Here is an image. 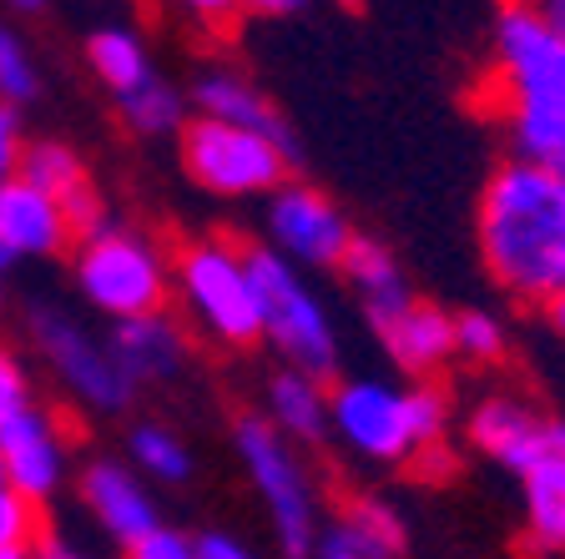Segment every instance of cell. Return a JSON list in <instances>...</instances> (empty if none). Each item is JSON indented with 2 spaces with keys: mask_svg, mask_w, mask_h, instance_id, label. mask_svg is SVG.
<instances>
[{
  "mask_svg": "<svg viewBox=\"0 0 565 559\" xmlns=\"http://www.w3.org/2000/svg\"><path fill=\"white\" fill-rule=\"evenodd\" d=\"M480 252L510 298H565V182L530 162H500L480 192Z\"/></svg>",
  "mask_w": 565,
  "mask_h": 559,
  "instance_id": "cell-1",
  "label": "cell"
},
{
  "mask_svg": "<svg viewBox=\"0 0 565 559\" xmlns=\"http://www.w3.org/2000/svg\"><path fill=\"white\" fill-rule=\"evenodd\" d=\"M490 111L505 127L515 162L565 182V41L525 0H505L494 15Z\"/></svg>",
  "mask_w": 565,
  "mask_h": 559,
  "instance_id": "cell-2",
  "label": "cell"
},
{
  "mask_svg": "<svg viewBox=\"0 0 565 559\" xmlns=\"http://www.w3.org/2000/svg\"><path fill=\"white\" fill-rule=\"evenodd\" d=\"M329 429L359 459L379 464H445V398L435 388H399L379 378H349L329 394Z\"/></svg>",
  "mask_w": 565,
  "mask_h": 559,
  "instance_id": "cell-3",
  "label": "cell"
},
{
  "mask_svg": "<svg viewBox=\"0 0 565 559\" xmlns=\"http://www.w3.org/2000/svg\"><path fill=\"white\" fill-rule=\"evenodd\" d=\"M71 278L76 292L92 313L127 323V318L162 313L172 298V262L162 257V247L141 227L127 222H96L86 237H76L71 252Z\"/></svg>",
  "mask_w": 565,
  "mask_h": 559,
  "instance_id": "cell-4",
  "label": "cell"
},
{
  "mask_svg": "<svg viewBox=\"0 0 565 559\" xmlns=\"http://www.w3.org/2000/svg\"><path fill=\"white\" fill-rule=\"evenodd\" d=\"M172 292L182 298L192 327L217 348L263 343L258 292L247 278V252L223 237H198L172 257Z\"/></svg>",
  "mask_w": 565,
  "mask_h": 559,
  "instance_id": "cell-5",
  "label": "cell"
},
{
  "mask_svg": "<svg viewBox=\"0 0 565 559\" xmlns=\"http://www.w3.org/2000/svg\"><path fill=\"white\" fill-rule=\"evenodd\" d=\"M233 449H237L243 474L253 479V490H258L263 509H268L278 549L288 559H308L323 519H318V494H313V479H308L303 459H298V443L282 439L263 413H237Z\"/></svg>",
  "mask_w": 565,
  "mask_h": 559,
  "instance_id": "cell-6",
  "label": "cell"
},
{
  "mask_svg": "<svg viewBox=\"0 0 565 559\" xmlns=\"http://www.w3.org/2000/svg\"><path fill=\"white\" fill-rule=\"evenodd\" d=\"M247 278L258 292V323L263 338L288 358V368H303L313 378H329L339 363V333L323 303L313 298L298 268L273 247H247Z\"/></svg>",
  "mask_w": 565,
  "mask_h": 559,
  "instance_id": "cell-7",
  "label": "cell"
},
{
  "mask_svg": "<svg viewBox=\"0 0 565 559\" xmlns=\"http://www.w3.org/2000/svg\"><path fill=\"white\" fill-rule=\"evenodd\" d=\"M294 166V152L263 131H243L212 117L182 127V172L212 197H273Z\"/></svg>",
  "mask_w": 565,
  "mask_h": 559,
  "instance_id": "cell-8",
  "label": "cell"
},
{
  "mask_svg": "<svg viewBox=\"0 0 565 559\" xmlns=\"http://www.w3.org/2000/svg\"><path fill=\"white\" fill-rule=\"evenodd\" d=\"M25 333H31L35 358L51 368L61 388H66L76 404H86L92 413H121L131 404L137 388L127 384V373L117 368L106 338H96L86 323L66 313L56 303H35L25 318Z\"/></svg>",
  "mask_w": 565,
  "mask_h": 559,
  "instance_id": "cell-9",
  "label": "cell"
},
{
  "mask_svg": "<svg viewBox=\"0 0 565 559\" xmlns=\"http://www.w3.org/2000/svg\"><path fill=\"white\" fill-rule=\"evenodd\" d=\"M268 237L273 252L303 268H339L353 243L343 212L303 182H282L268 197Z\"/></svg>",
  "mask_w": 565,
  "mask_h": 559,
  "instance_id": "cell-10",
  "label": "cell"
},
{
  "mask_svg": "<svg viewBox=\"0 0 565 559\" xmlns=\"http://www.w3.org/2000/svg\"><path fill=\"white\" fill-rule=\"evenodd\" d=\"M0 469H6V490H15L21 499H31L35 509L46 499H56L71 469V449L61 423L46 408H21L15 419L0 423Z\"/></svg>",
  "mask_w": 565,
  "mask_h": 559,
  "instance_id": "cell-11",
  "label": "cell"
},
{
  "mask_svg": "<svg viewBox=\"0 0 565 559\" xmlns=\"http://www.w3.org/2000/svg\"><path fill=\"white\" fill-rule=\"evenodd\" d=\"M82 504L96 519V529H102L106 539H117L121 549L137 545L141 535H152V529L162 525L152 490H147L137 469L121 464V459H92V464L82 469Z\"/></svg>",
  "mask_w": 565,
  "mask_h": 559,
  "instance_id": "cell-12",
  "label": "cell"
},
{
  "mask_svg": "<svg viewBox=\"0 0 565 559\" xmlns=\"http://www.w3.org/2000/svg\"><path fill=\"white\" fill-rule=\"evenodd\" d=\"M470 443L520 479L551 454V419H541L535 408L510 398V394L484 398V404L470 413Z\"/></svg>",
  "mask_w": 565,
  "mask_h": 559,
  "instance_id": "cell-13",
  "label": "cell"
},
{
  "mask_svg": "<svg viewBox=\"0 0 565 559\" xmlns=\"http://www.w3.org/2000/svg\"><path fill=\"white\" fill-rule=\"evenodd\" d=\"M76 243L66 212L56 197H46L31 182H6L0 186V247L21 262V257H61Z\"/></svg>",
  "mask_w": 565,
  "mask_h": 559,
  "instance_id": "cell-14",
  "label": "cell"
},
{
  "mask_svg": "<svg viewBox=\"0 0 565 559\" xmlns=\"http://www.w3.org/2000/svg\"><path fill=\"white\" fill-rule=\"evenodd\" d=\"M106 348H111V358H117V368L127 373L131 388L167 384V378H177L182 363H188V333H182L167 313H147V318L111 323Z\"/></svg>",
  "mask_w": 565,
  "mask_h": 559,
  "instance_id": "cell-15",
  "label": "cell"
},
{
  "mask_svg": "<svg viewBox=\"0 0 565 559\" xmlns=\"http://www.w3.org/2000/svg\"><path fill=\"white\" fill-rule=\"evenodd\" d=\"M404 525L399 514L379 499H353L329 525H318V539L308 559H399Z\"/></svg>",
  "mask_w": 565,
  "mask_h": 559,
  "instance_id": "cell-16",
  "label": "cell"
},
{
  "mask_svg": "<svg viewBox=\"0 0 565 559\" xmlns=\"http://www.w3.org/2000/svg\"><path fill=\"white\" fill-rule=\"evenodd\" d=\"M192 106H198V117L227 121V127H243V131H263V137L282 141L288 152H298L288 121L278 117V106L247 82V76H237V71H223V66L202 71L198 82H192Z\"/></svg>",
  "mask_w": 565,
  "mask_h": 559,
  "instance_id": "cell-17",
  "label": "cell"
},
{
  "mask_svg": "<svg viewBox=\"0 0 565 559\" xmlns=\"http://www.w3.org/2000/svg\"><path fill=\"white\" fill-rule=\"evenodd\" d=\"M339 268H343V278H349L353 298H359V308H364V318H369L374 333H384L394 318H404L414 303H419V298L409 292V282H404L394 252L379 247V243H369V237H353Z\"/></svg>",
  "mask_w": 565,
  "mask_h": 559,
  "instance_id": "cell-18",
  "label": "cell"
},
{
  "mask_svg": "<svg viewBox=\"0 0 565 559\" xmlns=\"http://www.w3.org/2000/svg\"><path fill=\"white\" fill-rule=\"evenodd\" d=\"M263 419L288 443H318L329 433V388H323V378L282 363L268 378V413Z\"/></svg>",
  "mask_w": 565,
  "mask_h": 559,
  "instance_id": "cell-19",
  "label": "cell"
},
{
  "mask_svg": "<svg viewBox=\"0 0 565 559\" xmlns=\"http://www.w3.org/2000/svg\"><path fill=\"white\" fill-rule=\"evenodd\" d=\"M525 529L541 549H565V423L551 419V454L520 474Z\"/></svg>",
  "mask_w": 565,
  "mask_h": 559,
  "instance_id": "cell-20",
  "label": "cell"
},
{
  "mask_svg": "<svg viewBox=\"0 0 565 559\" xmlns=\"http://www.w3.org/2000/svg\"><path fill=\"white\" fill-rule=\"evenodd\" d=\"M379 343H384V353L399 363L404 373H435L439 363L455 353V318L429 303H414L409 313L394 318V323L379 333Z\"/></svg>",
  "mask_w": 565,
  "mask_h": 559,
  "instance_id": "cell-21",
  "label": "cell"
},
{
  "mask_svg": "<svg viewBox=\"0 0 565 559\" xmlns=\"http://www.w3.org/2000/svg\"><path fill=\"white\" fill-rule=\"evenodd\" d=\"M86 66H92V76L106 86L111 101L141 92V86L157 76L152 56H147V46H141V35L131 31V25H96V31L86 35Z\"/></svg>",
  "mask_w": 565,
  "mask_h": 559,
  "instance_id": "cell-22",
  "label": "cell"
},
{
  "mask_svg": "<svg viewBox=\"0 0 565 559\" xmlns=\"http://www.w3.org/2000/svg\"><path fill=\"white\" fill-rule=\"evenodd\" d=\"M127 459L137 474L157 479V484H188L192 479V449L167 423H137L127 433Z\"/></svg>",
  "mask_w": 565,
  "mask_h": 559,
  "instance_id": "cell-23",
  "label": "cell"
},
{
  "mask_svg": "<svg viewBox=\"0 0 565 559\" xmlns=\"http://www.w3.org/2000/svg\"><path fill=\"white\" fill-rule=\"evenodd\" d=\"M117 111H121V121H127L137 137H167V131L188 127V96L177 92L167 76H152L141 92L121 96Z\"/></svg>",
  "mask_w": 565,
  "mask_h": 559,
  "instance_id": "cell-24",
  "label": "cell"
},
{
  "mask_svg": "<svg viewBox=\"0 0 565 559\" xmlns=\"http://www.w3.org/2000/svg\"><path fill=\"white\" fill-rule=\"evenodd\" d=\"M21 182L41 186L46 197H66V192H76V186L92 182V172H86V162L76 152H71L66 141L56 137H41V141H25V157H21Z\"/></svg>",
  "mask_w": 565,
  "mask_h": 559,
  "instance_id": "cell-25",
  "label": "cell"
},
{
  "mask_svg": "<svg viewBox=\"0 0 565 559\" xmlns=\"http://www.w3.org/2000/svg\"><path fill=\"white\" fill-rule=\"evenodd\" d=\"M41 96V66H35L31 46H25V35L15 25L0 21V106H31Z\"/></svg>",
  "mask_w": 565,
  "mask_h": 559,
  "instance_id": "cell-26",
  "label": "cell"
},
{
  "mask_svg": "<svg viewBox=\"0 0 565 559\" xmlns=\"http://www.w3.org/2000/svg\"><path fill=\"white\" fill-rule=\"evenodd\" d=\"M455 353H465V358H475V363H490L505 353V333H500V323H494L490 313H459L455 318Z\"/></svg>",
  "mask_w": 565,
  "mask_h": 559,
  "instance_id": "cell-27",
  "label": "cell"
},
{
  "mask_svg": "<svg viewBox=\"0 0 565 559\" xmlns=\"http://www.w3.org/2000/svg\"><path fill=\"white\" fill-rule=\"evenodd\" d=\"M35 535H41V525H35V504L0 484V555H6V549H31Z\"/></svg>",
  "mask_w": 565,
  "mask_h": 559,
  "instance_id": "cell-28",
  "label": "cell"
},
{
  "mask_svg": "<svg viewBox=\"0 0 565 559\" xmlns=\"http://www.w3.org/2000/svg\"><path fill=\"white\" fill-rule=\"evenodd\" d=\"M21 408H31V373H25V363L0 343V423L15 419Z\"/></svg>",
  "mask_w": 565,
  "mask_h": 559,
  "instance_id": "cell-29",
  "label": "cell"
},
{
  "mask_svg": "<svg viewBox=\"0 0 565 559\" xmlns=\"http://www.w3.org/2000/svg\"><path fill=\"white\" fill-rule=\"evenodd\" d=\"M127 559H198V539L172 525H157L152 535H141L137 545H127Z\"/></svg>",
  "mask_w": 565,
  "mask_h": 559,
  "instance_id": "cell-30",
  "label": "cell"
},
{
  "mask_svg": "<svg viewBox=\"0 0 565 559\" xmlns=\"http://www.w3.org/2000/svg\"><path fill=\"white\" fill-rule=\"evenodd\" d=\"M21 157H25L21 111H11V106H0V186L21 176Z\"/></svg>",
  "mask_w": 565,
  "mask_h": 559,
  "instance_id": "cell-31",
  "label": "cell"
},
{
  "mask_svg": "<svg viewBox=\"0 0 565 559\" xmlns=\"http://www.w3.org/2000/svg\"><path fill=\"white\" fill-rule=\"evenodd\" d=\"M172 6L188 21H198L202 31H223V25H233L247 11V0H172Z\"/></svg>",
  "mask_w": 565,
  "mask_h": 559,
  "instance_id": "cell-32",
  "label": "cell"
},
{
  "mask_svg": "<svg viewBox=\"0 0 565 559\" xmlns=\"http://www.w3.org/2000/svg\"><path fill=\"white\" fill-rule=\"evenodd\" d=\"M192 539H198V559H258L253 545H243L227 529H207V535H192Z\"/></svg>",
  "mask_w": 565,
  "mask_h": 559,
  "instance_id": "cell-33",
  "label": "cell"
},
{
  "mask_svg": "<svg viewBox=\"0 0 565 559\" xmlns=\"http://www.w3.org/2000/svg\"><path fill=\"white\" fill-rule=\"evenodd\" d=\"M35 559H102V555L86 545H71V539H46V545H35Z\"/></svg>",
  "mask_w": 565,
  "mask_h": 559,
  "instance_id": "cell-34",
  "label": "cell"
},
{
  "mask_svg": "<svg viewBox=\"0 0 565 559\" xmlns=\"http://www.w3.org/2000/svg\"><path fill=\"white\" fill-rule=\"evenodd\" d=\"M525 6H530V11L541 15V21L565 41V0H525Z\"/></svg>",
  "mask_w": 565,
  "mask_h": 559,
  "instance_id": "cell-35",
  "label": "cell"
},
{
  "mask_svg": "<svg viewBox=\"0 0 565 559\" xmlns=\"http://www.w3.org/2000/svg\"><path fill=\"white\" fill-rule=\"evenodd\" d=\"M313 0H247V11L253 15H298V11H308Z\"/></svg>",
  "mask_w": 565,
  "mask_h": 559,
  "instance_id": "cell-36",
  "label": "cell"
},
{
  "mask_svg": "<svg viewBox=\"0 0 565 559\" xmlns=\"http://www.w3.org/2000/svg\"><path fill=\"white\" fill-rule=\"evenodd\" d=\"M51 0H6V11H15V15H41Z\"/></svg>",
  "mask_w": 565,
  "mask_h": 559,
  "instance_id": "cell-37",
  "label": "cell"
},
{
  "mask_svg": "<svg viewBox=\"0 0 565 559\" xmlns=\"http://www.w3.org/2000/svg\"><path fill=\"white\" fill-rule=\"evenodd\" d=\"M11 268H15V257L0 247V303H6V278H11Z\"/></svg>",
  "mask_w": 565,
  "mask_h": 559,
  "instance_id": "cell-38",
  "label": "cell"
},
{
  "mask_svg": "<svg viewBox=\"0 0 565 559\" xmlns=\"http://www.w3.org/2000/svg\"><path fill=\"white\" fill-rule=\"evenodd\" d=\"M551 323H555V333L565 338V298H555V303H551Z\"/></svg>",
  "mask_w": 565,
  "mask_h": 559,
  "instance_id": "cell-39",
  "label": "cell"
},
{
  "mask_svg": "<svg viewBox=\"0 0 565 559\" xmlns=\"http://www.w3.org/2000/svg\"><path fill=\"white\" fill-rule=\"evenodd\" d=\"M0 559H35V545H31V549H6Z\"/></svg>",
  "mask_w": 565,
  "mask_h": 559,
  "instance_id": "cell-40",
  "label": "cell"
},
{
  "mask_svg": "<svg viewBox=\"0 0 565 559\" xmlns=\"http://www.w3.org/2000/svg\"><path fill=\"white\" fill-rule=\"evenodd\" d=\"M0 484H6V469H0Z\"/></svg>",
  "mask_w": 565,
  "mask_h": 559,
  "instance_id": "cell-41",
  "label": "cell"
}]
</instances>
